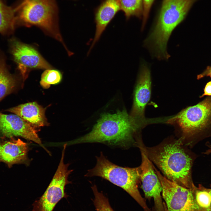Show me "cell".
<instances>
[{
	"label": "cell",
	"mask_w": 211,
	"mask_h": 211,
	"mask_svg": "<svg viewBox=\"0 0 211 211\" xmlns=\"http://www.w3.org/2000/svg\"><path fill=\"white\" fill-rule=\"evenodd\" d=\"M166 0H163V2L165 1H166Z\"/></svg>",
	"instance_id": "83f0119b"
},
{
	"label": "cell",
	"mask_w": 211,
	"mask_h": 211,
	"mask_svg": "<svg viewBox=\"0 0 211 211\" xmlns=\"http://www.w3.org/2000/svg\"><path fill=\"white\" fill-rule=\"evenodd\" d=\"M0 133L5 137L12 138L20 136L41 144V141L34 128L16 114L0 112Z\"/></svg>",
	"instance_id": "7c38bea8"
},
{
	"label": "cell",
	"mask_w": 211,
	"mask_h": 211,
	"mask_svg": "<svg viewBox=\"0 0 211 211\" xmlns=\"http://www.w3.org/2000/svg\"><path fill=\"white\" fill-rule=\"evenodd\" d=\"M151 82L150 69L146 64H143L135 89L133 105L130 115L136 123L141 126L144 120L145 106L150 98Z\"/></svg>",
	"instance_id": "8fae6325"
},
{
	"label": "cell",
	"mask_w": 211,
	"mask_h": 211,
	"mask_svg": "<svg viewBox=\"0 0 211 211\" xmlns=\"http://www.w3.org/2000/svg\"><path fill=\"white\" fill-rule=\"evenodd\" d=\"M205 96H211V81L206 84L204 88V93L200 97Z\"/></svg>",
	"instance_id": "603a6c76"
},
{
	"label": "cell",
	"mask_w": 211,
	"mask_h": 211,
	"mask_svg": "<svg viewBox=\"0 0 211 211\" xmlns=\"http://www.w3.org/2000/svg\"><path fill=\"white\" fill-rule=\"evenodd\" d=\"M139 148L142 156L140 179L145 196L147 199L152 198L154 199V211H164L161 195L162 188L160 182L151 161L143 150Z\"/></svg>",
	"instance_id": "30bf717a"
},
{
	"label": "cell",
	"mask_w": 211,
	"mask_h": 211,
	"mask_svg": "<svg viewBox=\"0 0 211 211\" xmlns=\"http://www.w3.org/2000/svg\"><path fill=\"white\" fill-rule=\"evenodd\" d=\"M160 182L162 198L168 211H198L193 190L181 186L162 175L154 166Z\"/></svg>",
	"instance_id": "ba28073f"
},
{
	"label": "cell",
	"mask_w": 211,
	"mask_h": 211,
	"mask_svg": "<svg viewBox=\"0 0 211 211\" xmlns=\"http://www.w3.org/2000/svg\"><path fill=\"white\" fill-rule=\"evenodd\" d=\"M154 0H142L143 5L142 28L146 24L151 8Z\"/></svg>",
	"instance_id": "7402d4cb"
},
{
	"label": "cell",
	"mask_w": 211,
	"mask_h": 211,
	"mask_svg": "<svg viewBox=\"0 0 211 211\" xmlns=\"http://www.w3.org/2000/svg\"><path fill=\"white\" fill-rule=\"evenodd\" d=\"M195 0H167L163 2L156 22L145 43L159 59L169 57L166 51L169 38L184 19Z\"/></svg>",
	"instance_id": "3957f363"
},
{
	"label": "cell",
	"mask_w": 211,
	"mask_h": 211,
	"mask_svg": "<svg viewBox=\"0 0 211 211\" xmlns=\"http://www.w3.org/2000/svg\"><path fill=\"white\" fill-rule=\"evenodd\" d=\"M205 76H210L211 78V67L208 68L205 72L199 75L198 78L200 79Z\"/></svg>",
	"instance_id": "cb8c5ba5"
},
{
	"label": "cell",
	"mask_w": 211,
	"mask_h": 211,
	"mask_svg": "<svg viewBox=\"0 0 211 211\" xmlns=\"http://www.w3.org/2000/svg\"><path fill=\"white\" fill-rule=\"evenodd\" d=\"M211 119V97L184 109L169 120L176 124L184 135H193L205 128Z\"/></svg>",
	"instance_id": "52a82bcc"
},
{
	"label": "cell",
	"mask_w": 211,
	"mask_h": 211,
	"mask_svg": "<svg viewBox=\"0 0 211 211\" xmlns=\"http://www.w3.org/2000/svg\"><path fill=\"white\" fill-rule=\"evenodd\" d=\"M91 188L95 196L94 203L96 211H114L111 207L108 199L98 190L96 185L93 186Z\"/></svg>",
	"instance_id": "44dd1931"
},
{
	"label": "cell",
	"mask_w": 211,
	"mask_h": 211,
	"mask_svg": "<svg viewBox=\"0 0 211 211\" xmlns=\"http://www.w3.org/2000/svg\"><path fill=\"white\" fill-rule=\"evenodd\" d=\"M120 8L126 16L129 18L133 16L140 17L143 14L142 0H119Z\"/></svg>",
	"instance_id": "d6986e66"
},
{
	"label": "cell",
	"mask_w": 211,
	"mask_h": 211,
	"mask_svg": "<svg viewBox=\"0 0 211 211\" xmlns=\"http://www.w3.org/2000/svg\"><path fill=\"white\" fill-rule=\"evenodd\" d=\"M66 147L64 145L60 163L52 181L42 195L33 203L32 211H53L57 203L67 197L65 187L69 183L68 177L72 170H69V164L64 162Z\"/></svg>",
	"instance_id": "8992f818"
},
{
	"label": "cell",
	"mask_w": 211,
	"mask_h": 211,
	"mask_svg": "<svg viewBox=\"0 0 211 211\" xmlns=\"http://www.w3.org/2000/svg\"><path fill=\"white\" fill-rule=\"evenodd\" d=\"M125 110L101 115L91 130L73 141L74 144L98 143L127 149L137 146L140 128Z\"/></svg>",
	"instance_id": "6da1fadb"
},
{
	"label": "cell",
	"mask_w": 211,
	"mask_h": 211,
	"mask_svg": "<svg viewBox=\"0 0 211 211\" xmlns=\"http://www.w3.org/2000/svg\"><path fill=\"white\" fill-rule=\"evenodd\" d=\"M194 199L198 211H211L210 195L205 187L200 185L193 190Z\"/></svg>",
	"instance_id": "ac0fdd59"
},
{
	"label": "cell",
	"mask_w": 211,
	"mask_h": 211,
	"mask_svg": "<svg viewBox=\"0 0 211 211\" xmlns=\"http://www.w3.org/2000/svg\"><path fill=\"white\" fill-rule=\"evenodd\" d=\"M16 79L9 72L4 57L0 54V101L13 91Z\"/></svg>",
	"instance_id": "e0dca14e"
},
{
	"label": "cell",
	"mask_w": 211,
	"mask_h": 211,
	"mask_svg": "<svg viewBox=\"0 0 211 211\" xmlns=\"http://www.w3.org/2000/svg\"><path fill=\"white\" fill-rule=\"evenodd\" d=\"M164 211H168L166 208V205L164 202Z\"/></svg>",
	"instance_id": "4316f807"
},
{
	"label": "cell",
	"mask_w": 211,
	"mask_h": 211,
	"mask_svg": "<svg viewBox=\"0 0 211 211\" xmlns=\"http://www.w3.org/2000/svg\"><path fill=\"white\" fill-rule=\"evenodd\" d=\"M9 45L11 54L24 81L27 77V71L29 69H52L51 65L33 47L14 38L10 40Z\"/></svg>",
	"instance_id": "9c48e42d"
},
{
	"label": "cell",
	"mask_w": 211,
	"mask_h": 211,
	"mask_svg": "<svg viewBox=\"0 0 211 211\" xmlns=\"http://www.w3.org/2000/svg\"><path fill=\"white\" fill-rule=\"evenodd\" d=\"M13 7L17 25L37 26L60 42L66 50H68L59 29L54 0H20Z\"/></svg>",
	"instance_id": "277c9868"
},
{
	"label": "cell",
	"mask_w": 211,
	"mask_h": 211,
	"mask_svg": "<svg viewBox=\"0 0 211 211\" xmlns=\"http://www.w3.org/2000/svg\"><path fill=\"white\" fill-rule=\"evenodd\" d=\"M28 151L27 144L18 139H12L0 144V162L6 163L10 167L27 159Z\"/></svg>",
	"instance_id": "4fadbf2b"
},
{
	"label": "cell",
	"mask_w": 211,
	"mask_h": 211,
	"mask_svg": "<svg viewBox=\"0 0 211 211\" xmlns=\"http://www.w3.org/2000/svg\"><path fill=\"white\" fill-rule=\"evenodd\" d=\"M183 139L182 137L165 141L150 147L145 146L140 140L137 147L143 150L167 178L193 190L195 186L191 178L192 160L183 148Z\"/></svg>",
	"instance_id": "7a4b0ae2"
},
{
	"label": "cell",
	"mask_w": 211,
	"mask_h": 211,
	"mask_svg": "<svg viewBox=\"0 0 211 211\" xmlns=\"http://www.w3.org/2000/svg\"><path fill=\"white\" fill-rule=\"evenodd\" d=\"M210 153H211V146L209 148V149L204 153V154H209Z\"/></svg>",
	"instance_id": "d4e9b609"
},
{
	"label": "cell",
	"mask_w": 211,
	"mask_h": 211,
	"mask_svg": "<svg viewBox=\"0 0 211 211\" xmlns=\"http://www.w3.org/2000/svg\"><path fill=\"white\" fill-rule=\"evenodd\" d=\"M16 25L13 7L7 5L4 0H0V33H11Z\"/></svg>",
	"instance_id": "2e32d148"
},
{
	"label": "cell",
	"mask_w": 211,
	"mask_h": 211,
	"mask_svg": "<svg viewBox=\"0 0 211 211\" xmlns=\"http://www.w3.org/2000/svg\"><path fill=\"white\" fill-rule=\"evenodd\" d=\"M6 111L17 115L33 126L40 127L47 124L45 109L35 102L22 104Z\"/></svg>",
	"instance_id": "9a60e30c"
},
{
	"label": "cell",
	"mask_w": 211,
	"mask_h": 211,
	"mask_svg": "<svg viewBox=\"0 0 211 211\" xmlns=\"http://www.w3.org/2000/svg\"><path fill=\"white\" fill-rule=\"evenodd\" d=\"M205 190L208 192L209 193L211 198V188H205Z\"/></svg>",
	"instance_id": "484cf974"
},
{
	"label": "cell",
	"mask_w": 211,
	"mask_h": 211,
	"mask_svg": "<svg viewBox=\"0 0 211 211\" xmlns=\"http://www.w3.org/2000/svg\"><path fill=\"white\" fill-rule=\"evenodd\" d=\"M120 9L119 0H106L101 6L96 14L95 33L88 53L99 40L108 25Z\"/></svg>",
	"instance_id": "5bb4252c"
},
{
	"label": "cell",
	"mask_w": 211,
	"mask_h": 211,
	"mask_svg": "<svg viewBox=\"0 0 211 211\" xmlns=\"http://www.w3.org/2000/svg\"><path fill=\"white\" fill-rule=\"evenodd\" d=\"M96 159V165L88 170L85 176H98L109 181L125 191L145 211H151L138 189L140 166L134 168L119 166L109 161L102 152Z\"/></svg>",
	"instance_id": "5b68a950"
},
{
	"label": "cell",
	"mask_w": 211,
	"mask_h": 211,
	"mask_svg": "<svg viewBox=\"0 0 211 211\" xmlns=\"http://www.w3.org/2000/svg\"><path fill=\"white\" fill-rule=\"evenodd\" d=\"M62 79V75L59 71L52 69H47L42 73L40 84L44 88L48 89L51 85L58 84Z\"/></svg>",
	"instance_id": "ffe728a7"
}]
</instances>
